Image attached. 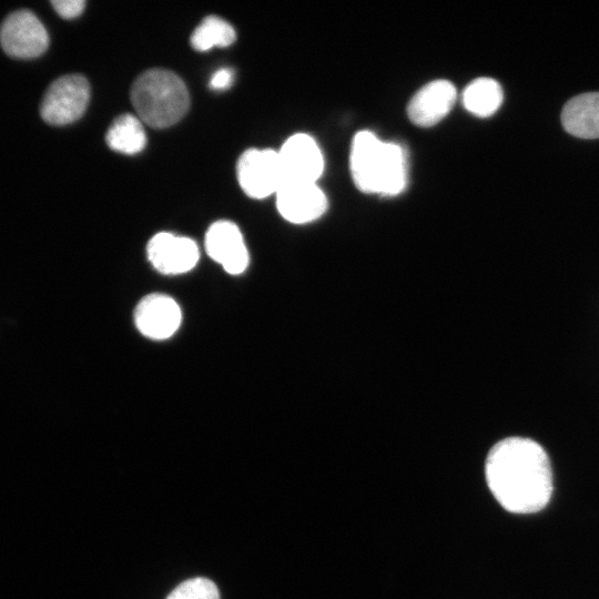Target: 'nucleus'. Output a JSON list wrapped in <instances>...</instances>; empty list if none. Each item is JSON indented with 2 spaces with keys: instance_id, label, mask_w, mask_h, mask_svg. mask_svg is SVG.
I'll use <instances>...</instances> for the list:
<instances>
[{
  "instance_id": "15",
  "label": "nucleus",
  "mask_w": 599,
  "mask_h": 599,
  "mask_svg": "<svg viewBox=\"0 0 599 599\" xmlns=\"http://www.w3.org/2000/svg\"><path fill=\"white\" fill-rule=\"evenodd\" d=\"M502 89L491 78H478L471 81L463 92L465 109L477 116L493 115L502 103Z\"/></svg>"
},
{
  "instance_id": "3",
  "label": "nucleus",
  "mask_w": 599,
  "mask_h": 599,
  "mask_svg": "<svg viewBox=\"0 0 599 599\" xmlns=\"http://www.w3.org/2000/svg\"><path fill=\"white\" fill-rule=\"evenodd\" d=\"M131 101L140 120L156 129L175 124L190 106L183 80L164 69H151L139 75L131 89Z\"/></svg>"
},
{
  "instance_id": "1",
  "label": "nucleus",
  "mask_w": 599,
  "mask_h": 599,
  "mask_svg": "<svg viewBox=\"0 0 599 599\" xmlns=\"http://www.w3.org/2000/svg\"><path fill=\"white\" fill-rule=\"evenodd\" d=\"M485 476L499 505L514 514L540 511L554 490L546 450L526 437H507L496 443L487 455Z\"/></svg>"
},
{
  "instance_id": "18",
  "label": "nucleus",
  "mask_w": 599,
  "mask_h": 599,
  "mask_svg": "<svg viewBox=\"0 0 599 599\" xmlns=\"http://www.w3.org/2000/svg\"><path fill=\"white\" fill-rule=\"evenodd\" d=\"M51 4L59 16L72 19L82 13L85 2L83 0H53Z\"/></svg>"
},
{
  "instance_id": "16",
  "label": "nucleus",
  "mask_w": 599,
  "mask_h": 599,
  "mask_svg": "<svg viewBox=\"0 0 599 599\" xmlns=\"http://www.w3.org/2000/svg\"><path fill=\"white\" fill-rule=\"evenodd\" d=\"M236 39L233 27L220 17H206L193 31L191 45L196 51H207L214 47H227Z\"/></svg>"
},
{
  "instance_id": "11",
  "label": "nucleus",
  "mask_w": 599,
  "mask_h": 599,
  "mask_svg": "<svg viewBox=\"0 0 599 599\" xmlns=\"http://www.w3.org/2000/svg\"><path fill=\"white\" fill-rule=\"evenodd\" d=\"M209 256L232 275L243 273L248 265V252L236 224L230 221L214 222L205 234Z\"/></svg>"
},
{
  "instance_id": "6",
  "label": "nucleus",
  "mask_w": 599,
  "mask_h": 599,
  "mask_svg": "<svg viewBox=\"0 0 599 599\" xmlns=\"http://www.w3.org/2000/svg\"><path fill=\"white\" fill-rule=\"evenodd\" d=\"M237 180L242 190L253 199L276 194L283 184L278 152L272 149H248L237 162Z\"/></svg>"
},
{
  "instance_id": "17",
  "label": "nucleus",
  "mask_w": 599,
  "mask_h": 599,
  "mask_svg": "<svg viewBox=\"0 0 599 599\" xmlns=\"http://www.w3.org/2000/svg\"><path fill=\"white\" fill-rule=\"evenodd\" d=\"M166 599H220L213 581L197 577L179 585Z\"/></svg>"
},
{
  "instance_id": "14",
  "label": "nucleus",
  "mask_w": 599,
  "mask_h": 599,
  "mask_svg": "<svg viewBox=\"0 0 599 599\" xmlns=\"http://www.w3.org/2000/svg\"><path fill=\"white\" fill-rule=\"evenodd\" d=\"M105 141L110 149L120 153L131 155L141 152L146 144L142 121L129 113L118 116L110 125Z\"/></svg>"
},
{
  "instance_id": "8",
  "label": "nucleus",
  "mask_w": 599,
  "mask_h": 599,
  "mask_svg": "<svg viewBox=\"0 0 599 599\" xmlns=\"http://www.w3.org/2000/svg\"><path fill=\"white\" fill-rule=\"evenodd\" d=\"M275 196L278 213L294 224L317 220L328 205L325 193L316 183L284 182Z\"/></svg>"
},
{
  "instance_id": "4",
  "label": "nucleus",
  "mask_w": 599,
  "mask_h": 599,
  "mask_svg": "<svg viewBox=\"0 0 599 599\" xmlns=\"http://www.w3.org/2000/svg\"><path fill=\"white\" fill-rule=\"evenodd\" d=\"M90 99V85L81 74H65L47 89L40 114L52 125L70 124L82 116Z\"/></svg>"
},
{
  "instance_id": "5",
  "label": "nucleus",
  "mask_w": 599,
  "mask_h": 599,
  "mask_svg": "<svg viewBox=\"0 0 599 599\" xmlns=\"http://www.w3.org/2000/svg\"><path fill=\"white\" fill-rule=\"evenodd\" d=\"M0 44L10 57L32 59L49 45V34L39 18L27 9L10 13L0 26Z\"/></svg>"
},
{
  "instance_id": "12",
  "label": "nucleus",
  "mask_w": 599,
  "mask_h": 599,
  "mask_svg": "<svg viewBox=\"0 0 599 599\" xmlns=\"http://www.w3.org/2000/svg\"><path fill=\"white\" fill-rule=\"evenodd\" d=\"M456 98V88L450 81L428 82L409 101L407 105L408 118L415 125L433 126L450 112Z\"/></svg>"
},
{
  "instance_id": "10",
  "label": "nucleus",
  "mask_w": 599,
  "mask_h": 599,
  "mask_svg": "<svg viewBox=\"0 0 599 599\" xmlns=\"http://www.w3.org/2000/svg\"><path fill=\"white\" fill-rule=\"evenodd\" d=\"M182 321L177 303L164 294L144 296L135 307L134 323L139 332L152 339H165L172 336Z\"/></svg>"
},
{
  "instance_id": "13",
  "label": "nucleus",
  "mask_w": 599,
  "mask_h": 599,
  "mask_svg": "<svg viewBox=\"0 0 599 599\" xmlns=\"http://www.w3.org/2000/svg\"><path fill=\"white\" fill-rule=\"evenodd\" d=\"M564 129L581 139L599 138V92L579 94L570 99L561 112Z\"/></svg>"
},
{
  "instance_id": "19",
  "label": "nucleus",
  "mask_w": 599,
  "mask_h": 599,
  "mask_svg": "<svg viewBox=\"0 0 599 599\" xmlns=\"http://www.w3.org/2000/svg\"><path fill=\"white\" fill-rule=\"evenodd\" d=\"M233 71L227 68L214 72L210 80V87L214 90L227 89L233 82Z\"/></svg>"
},
{
  "instance_id": "2",
  "label": "nucleus",
  "mask_w": 599,
  "mask_h": 599,
  "mask_svg": "<svg viewBox=\"0 0 599 599\" xmlns=\"http://www.w3.org/2000/svg\"><path fill=\"white\" fill-rule=\"evenodd\" d=\"M351 173L356 187L364 193L397 195L406 186V152L370 131H359L352 143Z\"/></svg>"
},
{
  "instance_id": "9",
  "label": "nucleus",
  "mask_w": 599,
  "mask_h": 599,
  "mask_svg": "<svg viewBox=\"0 0 599 599\" xmlns=\"http://www.w3.org/2000/svg\"><path fill=\"white\" fill-rule=\"evenodd\" d=\"M148 257L153 267L163 274H182L197 263L200 252L190 237L167 232L155 234L148 243Z\"/></svg>"
},
{
  "instance_id": "7",
  "label": "nucleus",
  "mask_w": 599,
  "mask_h": 599,
  "mask_svg": "<svg viewBox=\"0 0 599 599\" xmlns=\"http://www.w3.org/2000/svg\"><path fill=\"white\" fill-rule=\"evenodd\" d=\"M278 152L284 182L316 183L324 170V158L308 134L290 136Z\"/></svg>"
}]
</instances>
